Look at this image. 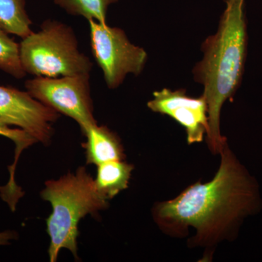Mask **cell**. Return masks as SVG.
Masks as SVG:
<instances>
[{
	"label": "cell",
	"instance_id": "14",
	"mask_svg": "<svg viewBox=\"0 0 262 262\" xmlns=\"http://www.w3.org/2000/svg\"><path fill=\"white\" fill-rule=\"evenodd\" d=\"M0 136L8 138L10 140L13 141L15 146H16L15 163L13 164V169L10 172V173H13L15 170V165L16 164V162L18 161L20 153L29 146L37 143V141L32 136H29L25 131L20 128H10L8 125L2 122L1 120H0Z\"/></svg>",
	"mask_w": 262,
	"mask_h": 262
},
{
	"label": "cell",
	"instance_id": "7",
	"mask_svg": "<svg viewBox=\"0 0 262 262\" xmlns=\"http://www.w3.org/2000/svg\"><path fill=\"white\" fill-rule=\"evenodd\" d=\"M59 113L33 98L28 92L0 86V120L18 127L44 145L51 143L53 125Z\"/></svg>",
	"mask_w": 262,
	"mask_h": 262
},
{
	"label": "cell",
	"instance_id": "3",
	"mask_svg": "<svg viewBox=\"0 0 262 262\" xmlns=\"http://www.w3.org/2000/svg\"><path fill=\"white\" fill-rule=\"evenodd\" d=\"M45 186L40 195L52 206V213L46 220L51 239L50 261H56L63 248L77 258L79 222L86 215H96L107 208L108 201L98 192L85 167H80L75 173L70 172L58 180L48 181Z\"/></svg>",
	"mask_w": 262,
	"mask_h": 262
},
{
	"label": "cell",
	"instance_id": "5",
	"mask_svg": "<svg viewBox=\"0 0 262 262\" xmlns=\"http://www.w3.org/2000/svg\"><path fill=\"white\" fill-rule=\"evenodd\" d=\"M89 21L93 55L108 89L118 88L128 74L140 75L147 61L146 52L132 44L121 29Z\"/></svg>",
	"mask_w": 262,
	"mask_h": 262
},
{
	"label": "cell",
	"instance_id": "9",
	"mask_svg": "<svg viewBox=\"0 0 262 262\" xmlns=\"http://www.w3.org/2000/svg\"><path fill=\"white\" fill-rule=\"evenodd\" d=\"M86 141L82 144L85 149L86 163L99 165L111 161L125 160L121 140L106 126L91 125L84 131Z\"/></svg>",
	"mask_w": 262,
	"mask_h": 262
},
{
	"label": "cell",
	"instance_id": "4",
	"mask_svg": "<svg viewBox=\"0 0 262 262\" xmlns=\"http://www.w3.org/2000/svg\"><path fill=\"white\" fill-rule=\"evenodd\" d=\"M20 58L26 73L36 77L90 75L93 63L80 53L75 33L69 26L47 20L41 30L20 43Z\"/></svg>",
	"mask_w": 262,
	"mask_h": 262
},
{
	"label": "cell",
	"instance_id": "10",
	"mask_svg": "<svg viewBox=\"0 0 262 262\" xmlns=\"http://www.w3.org/2000/svg\"><path fill=\"white\" fill-rule=\"evenodd\" d=\"M134 166L125 160L111 161L98 165L96 189L105 199H113L122 191L128 188Z\"/></svg>",
	"mask_w": 262,
	"mask_h": 262
},
{
	"label": "cell",
	"instance_id": "13",
	"mask_svg": "<svg viewBox=\"0 0 262 262\" xmlns=\"http://www.w3.org/2000/svg\"><path fill=\"white\" fill-rule=\"evenodd\" d=\"M0 70L17 79L25 77L20 58V46L0 27Z\"/></svg>",
	"mask_w": 262,
	"mask_h": 262
},
{
	"label": "cell",
	"instance_id": "12",
	"mask_svg": "<svg viewBox=\"0 0 262 262\" xmlns=\"http://www.w3.org/2000/svg\"><path fill=\"white\" fill-rule=\"evenodd\" d=\"M71 15H81L89 20L106 24V13L110 5L117 0H54Z\"/></svg>",
	"mask_w": 262,
	"mask_h": 262
},
{
	"label": "cell",
	"instance_id": "15",
	"mask_svg": "<svg viewBox=\"0 0 262 262\" xmlns=\"http://www.w3.org/2000/svg\"><path fill=\"white\" fill-rule=\"evenodd\" d=\"M17 233L14 231H5L0 232V246L10 244L12 239H16Z\"/></svg>",
	"mask_w": 262,
	"mask_h": 262
},
{
	"label": "cell",
	"instance_id": "6",
	"mask_svg": "<svg viewBox=\"0 0 262 262\" xmlns=\"http://www.w3.org/2000/svg\"><path fill=\"white\" fill-rule=\"evenodd\" d=\"M89 76L36 77L27 80L25 87L37 101L75 120L83 133L88 127L97 124L94 115Z\"/></svg>",
	"mask_w": 262,
	"mask_h": 262
},
{
	"label": "cell",
	"instance_id": "8",
	"mask_svg": "<svg viewBox=\"0 0 262 262\" xmlns=\"http://www.w3.org/2000/svg\"><path fill=\"white\" fill-rule=\"evenodd\" d=\"M148 108L154 113L168 115L185 128L189 144L201 143L208 131V104L203 94L192 97L185 89H163L155 91Z\"/></svg>",
	"mask_w": 262,
	"mask_h": 262
},
{
	"label": "cell",
	"instance_id": "1",
	"mask_svg": "<svg viewBox=\"0 0 262 262\" xmlns=\"http://www.w3.org/2000/svg\"><path fill=\"white\" fill-rule=\"evenodd\" d=\"M220 155V166L211 181L195 183L153 208L157 224L168 234L182 236L192 227L196 231L189 241L192 246L211 247L234 238L245 219L261 207L257 182L227 142Z\"/></svg>",
	"mask_w": 262,
	"mask_h": 262
},
{
	"label": "cell",
	"instance_id": "11",
	"mask_svg": "<svg viewBox=\"0 0 262 262\" xmlns=\"http://www.w3.org/2000/svg\"><path fill=\"white\" fill-rule=\"evenodd\" d=\"M25 5V0H0V27L22 39L33 32Z\"/></svg>",
	"mask_w": 262,
	"mask_h": 262
},
{
	"label": "cell",
	"instance_id": "2",
	"mask_svg": "<svg viewBox=\"0 0 262 262\" xmlns=\"http://www.w3.org/2000/svg\"><path fill=\"white\" fill-rule=\"evenodd\" d=\"M218 30L202 45L203 58L193 69L194 80L203 86L208 104L207 141L212 152L220 155L227 142L220 129L221 113L233 99L244 76L248 49L246 0H225Z\"/></svg>",
	"mask_w": 262,
	"mask_h": 262
}]
</instances>
